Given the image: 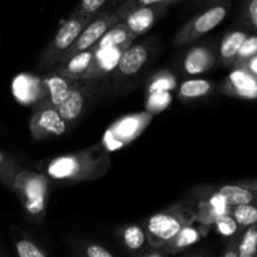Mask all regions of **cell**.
Returning a JSON list of instances; mask_svg holds the SVG:
<instances>
[{"label":"cell","instance_id":"cell-1","mask_svg":"<svg viewBox=\"0 0 257 257\" xmlns=\"http://www.w3.org/2000/svg\"><path fill=\"white\" fill-rule=\"evenodd\" d=\"M109 166L108 151L100 143L79 152L53 158L44 173L54 182L72 185L103 177L109 171Z\"/></svg>","mask_w":257,"mask_h":257},{"label":"cell","instance_id":"cell-2","mask_svg":"<svg viewBox=\"0 0 257 257\" xmlns=\"http://www.w3.org/2000/svg\"><path fill=\"white\" fill-rule=\"evenodd\" d=\"M12 191L19 198L29 221L42 223L49 197V178L43 173L23 170L15 178Z\"/></svg>","mask_w":257,"mask_h":257},{"label":"cell","instance_id":"cell-3","mask_svg":"<svg viewBox=\"0 0 257 257\" xmlns=\"http://www.w3.org/2000/svg\"><path fill=\"white\" fill-rule=\"evenodd\" d=\"M195 218L190 207L176 205L151 216L145 225L146 236L151 247L162 250Z\"/></svg>","mask_w":257,"mask_h":257},{"label":"cell","instance_id":"cell-4","mask_svg":"<svg viewBox=\"0 0 257 257\" xmlns=\"http://www.w3.org/2000/svg\"><path fill=\"white\" fill-rule=\"evenodd\" d=\"M94 17H75L70 15L62 27L58 29L57 34L52 39V42L48 44L47 49L44 50L43 55L40 57L38 67L40 69H50L58 64L60 58L63 57L65 52L72 47L73 43L77 40L80 33L84 30V28L92 22Z\"/></svg>","mask_w":257,"mask_h":257},{"label":"cell","instance_id":"cell-5","mask_svg":"<svg viewBox=\"0 0 257 257\" xmlns=\"http://www.w3.org/2000/svg\"><path fill=\"white\" fill-rule=\"evenodd\" d=\"M228 9H230V3H218V4L210 5L207 9L188 20L181 28L180 32L175 35L173 44L176 47H182L207 34L223 22Z\"/></svg>","mask_w":257,"mask_h":257},{"label":"cell","instance_id":"cell-6","mask_svg":"<svg viewBox=\"0 0 257 257\" xmlns=\"http://www.w3.org/2000/svg\"><path fill=\"white\" fill-rule=\"evenodd\" d=\"M120 22H122V20L119 19V17H118L115 12L98 13V14L95 15L94 19H93L92 22L84 28V30L80 33V35L77 38V40L73 43L72 47L63 54V57L60 58L58 64H65V63L69 59H72L74 55L79 54V53L94 47V45L99 42L100 38H102L110 28L114 27L115 24H118V23Z\"/></svg>","mask_w":257,"mask_h":257},{"label":"cell","instance_id":"cell-7","mask_svg":"<svg viewBox=\"0 0 257 257\" xmlns=\"http://www.w3.org/2000/svg\"><path fill=\"white\" fill-rule=\"evenodd\" d=\"M68 124L64 122L57 107L45 102H38L29 122L30 135L34 140L43 141L57 137L67 132Z\"/></svg>","mask_w":257,"mask_h":257},{"label":"cell","instance_id":"cell-8","mask_svg":"<svg viewBox=\"0 0 257 257\" xmlns=\"http://www.w3.org/2000/svg\"><path fill=\"white\" fill-rule=\"evenodd\" d=\"M150 122L151 114H147V113H140V114L122 118L107 131L102 145L107 151L123 147L137 138L140 133L150 124Z\"/></svg>","mask_w":257,"mask_h":257},{"label":"cell","instance_id":"cell-9","mask_svg":"<svg viewBox=\"0 0 257 257\" xmlns=\"http://www.w3.org/2000/svg\"><path fill=\"white\" fill-rule=\"evenodd\" d=\"M131 45L132 44L128 43V44L109 48V49L97 50L94 57H93V60L90 62L89 67L85 70V73L83 74L80 80H84V82H93V80L98 79V78L104 77L108 73L114 72L118 63H119L122 54L124 53L125 49H128V48L131 47Z\"/></svg>","mask_w":257,"mask_h":257},{"label":"cell","instance_id":"cell-10","mask_svg":"<svg viewBox=\"0 0 257 257\" xmlns=\"http://www.w3.org/2000/svg\"><path fill=\"white\" fill-rule=\"evenodd\" d=\"M92 83H87V84H80V83H78L70 90L68 97L64 99V102L59 107H57L58 110H59V114L62 115V118L64 119V122L67 124L79 119L82 113L84 112L88 100L92 97Z\"/></svg>","mask_w":257,"mask_h":257},{"label":"cell","instance_id":"cell-11","mask_svg":"<svg viewBox=\"0 0 257 257\" xmlns=\"http://www.w3.org/2000/svg\"><path fill=\"white\" fill-rule=\"evenodd\" d=\"M167 8L168 5H151V7L138 8L128 13L122 22L137 38L148 32L153 24L167 12Z\"/></svg>","mask_w":257,"mask_h":257},{"label":"cell","instance_id":"cell-12","mask_svg":"<svg viewBox=\"0 0 257 257\" xmlns=\"http://www.w3.org/2000/svg\"><path fill=\"white\" fill-rule=\"evenodd\" d=\"M225 94L241 99H257V78L246 70L235 69L222 83Z\"/></svg>","mask_w":257,"mask_h":257},{"label":"cell","instance_id":"cell-13","mask_svg":"<svg viewBox=\"0 0 257 257\" xmlns=\"http://www.w3.org/2000/svg\"><path fill=\"white\" fill-rule=\"evenodd\" d=\"M79 82L68 79L58 72L53 70L50 74L42 79L43 84V98L39 102L49 103L54 107H59L65 98L68 97L70 90Z\"/></svg>","mask_w":257,"mask_h":257},{"label":"cell","instance_id":"cell-14","mask_svg":"<svg viewBox=\"0 0 257 257\" xmlns=\"http://www.w3.org/2000/svg\"><path fill=\"white\" fill-rule=\"evenodd\" d=\"M148 60V48L145 44H132L120 57L114 69L115 77L130 78L138 74Z\"/></svg>","mask_w":257,"mask_h":257},{"label":"cell","instance_id":"cell-15","mask_svg":"<svg viewBox=\"0 0 257 257\" xmlns=\"http://www.w3.org/2000/svg\"><path fill=\"white\" fill-rule=\"evenodd\" d=\"M13 93L24 104H37L43 98V84L40 78L30 74H22L15 78L13 83Z\"/></svg>","mask_w":257,"mask_h":257},{"label":"cell","instance_id":"cell-16","mask_svg":"<svg viewBox=\"0 0 257 257\" xmlns=\"http://www.w3.org/2000/svg\"><path fill=\"white\" fill-rule=\"evenodd\" d=\"M216 60L217 57L211 48L195 47L187 53L183 65L188 74H200L212 69Z\"/></svg>","mask_w":257,"mask_h":257},{"label":"cell","instance_id":"cell-17","mask_svg":"<svg viewBox=\"0 0 257 257\" xmlns=\"http://www.w3.org/2000/svg\"><path fill=\"white\" fill-rule=\"evenodd\" d=\"M216 193L222 198L230 207L235 206H243V205H252L257 206V193L248 188L235 185H225L220 186L216 190Z\"/></svg>","mask_w":257,"mask_h":257},{"label":"cell","instance_id":"cell-18","mask_svg":"<svg viewBox=\"0 0 257 257\" xmlns=\"http://www.w3.org/2000/svg\"><path fill=\"white\" fill-rule=\"evenodd\" d=\"M95 52H97V50H95L94 48L84 50V52L74 55V57H73L72 59L68 60L65 64L59 65V67L55 69V72H58L59 74H62L63 77L68 78V79L79 82V80L82 79L83 74L85 73V70L89 67L90 62L93 60Z\"/></svg>","mask_w":257,"mask_h":257},{"label":"cell","instance_id":"cell-19","mask_svg":"<svg viewBox=\"0 0 257 257\" xmlns=\"http://www.w3.org/2000/svg\"><path fill=\"white\" fill-rule=\"evenodd\" d=\"M248 37L245 30H232L223 37L220 44V59L223 67H233L241 45Z\"/></svg>","mask_w":257,"mask_h":257},{"label":"cell","instance_id":"cell-20","mask_svg":"<svg viewBox=\"0 0 257 257\" xmlns=\"http://www.w3.org/2000/svg\"><path fill=\"white\" fill-rule=\"evenodd\" d=\"M135 39L136 37L130 32L127 25L123 22H120L118 24H115L114 27L110 28L93 48L95 50L109 49V48L119 47V45L128 44V43L132 44Z\"/></svg>","mask_w":257,"mask_h":257},{"label":"cell","instance_id":"cell-21","mask_svg":"<svg viewBox=\"0 0 257 257\" xmlns=\"http://www.w3.org/2000/svg\"><path fill=\"white\" fill-rule=\"evenodd\" d=\"M213 90V83L206 79L185 80L178 88V95L182 99H195L205 97Z\"/></svg>","mask_w":257,"mask_h":257},{"label":"cell","instance_id":"cell-22","mask_svg":"<svg viewBox=\"0 0 257 257\" xmlns=\"http://www.w3.org/2000/svg\"><path fill=\"white\" fill-rule=\"evenodd\" d=\"M22 171L23 168L14 158L0 151V185L12 191L13 183Z\"/></svg>","mask_w":257,"mask_h":257},{"label":"cell","instance_id":"cell-23","mask_svg":"<svg viewBox=\"0 0 257 257\" xmlns=\"http://www.w3.org/2000/svg\"><path fill=\"white\" fill-rule=\"evenodd\" d=\"M122 235L123 243L125 247L132 252H140L143 250L146 242H147V236H146V231L142 226L138 225H130L125 226L120 232Z\"/></svg>","mask_w":257,"mask_h":257},{"label":"cell","instance_id":"cell-24","mask_svg":"<svg viewBox=\"0 0 257 257\" xmlns=\"http://www.w3.org/2000/svg\"><path fill=\"white\" fill-rule=\"evenodd\" d=\"M200 240V232H198L197 228L191 227L190 225L186 226L170 243L165 246L162 248L163 252L167 253H176L178 251L183 250V248L188 247V246L193 245L197 241Z\"/></svg>","mask_w":257,"mask_h":257},{"label":"cell","instance_id":"cell-25","mask_svg":"<svg viewBox=\"0 0 257 257\" xmlns=\"http://www.w3.org/2000/svg\"><path fill=\"white\" fill-rule=\"evenodd\" d=\"M230 215L235 220L238 228L243 231L245 228L257 223V206H235V207L230 208Z\"/></svg>","mask_w":257,"mask_h":257},{"label":"cell","instance_id":"cell-26","mask_svg":"<svg viewBox=\"0 0 257 257\" xmlns=\"http://www.w3.org/2000/svg\"><path fill=\"white\" fill-rule=\"evenodd\" d=\"M238 257H255L257 253V223L241 232L237 247Z\"/></svg>","mask_w":257,"mask_h":257},{"label":"cell","instance_id":"cell-27","mask_svg":"<svg viewBox=\"0 0 257 257\" xmlns=\"http://www.w3.org/2000/svg\"><path fill=\"white\" fill-rule=\"evenodd\" d=\"M257 55V34H252L246 38L245 42L241 45L240 50H238L237 58H236V62L233 68L237 69V68L242 67L246 62Z\"/></svg>","mask_w":257,"mask_h":257},{"label":"cell","instance_id":"cell-28","mask_svg":"<svg viewBox=\"0 0 257 257\" xmlns=\"http://www.w3.org/2000/svg\"><path fill=\"white\" fill-rule=\"evenodd\" d=\"M151 5H170L167 0H124L123 3H120L118 5L117 15L119 17L120 20H123L125 18V15L128 13H131L132 10L138 9V8L143 7H151Z\"/></svg>","mask_w":257,"mask_h":257},{"label":"cell","instance_id":"cell-29","mask_svg":"<svg viewBox=\"0 0 257 257\" xmlns=\"http://www.w3.org/2000/svg\"><path fill=\"white\" fill-rule=\"evenodd\" d=\"M109 0H80L70 15L75 17H94Z\"/></svg>","mask_w":257,"mask_h":257},{"label":"cell","instance_id":"cell-30","mask_svg":"<svg viewBox=\"0 0 257 257\" xmlns=\"http://www.w3.org/2000/svg\"><path fill=\"white\" fill-rule=\"evenodd\" d=\"M18 257H47L42 248L28 238H20L15 242Z\"/></svg>","mask_w":257,"mask_h":257},{"label":"cell","instance_id":"cell-31","mask_svg":"<svg viewBox=\"0 0 257 257\" xmlns=\"http://www.w3.org/2000/svg\"><path fill=\"white\" fill-rule=\"evenodd\" d=\"M176 85L175 78L171 74H160L157 78L151 80V84L148 85V93L156 92H168Z\"/></svg>","mask_w":257,"mask_h":257},{"label":"cell","instance_id":"cell-32","mask_svg":"<svg viewBox=\"0 0 257 257\" xmlns=\"http://www.w3.org/2000/svg\"><path fill=\"white\" fill-rule=\"evenodd\" d=\"M215 222L216 226H217L218 232L223 236H227V237H232L235 233H237L240 231V228L236 225L235 220L231 217L230 213L220 216V217H217V220Z\"/></svg>","mask_w":257,"mask_h":257},{"label":"cell","instance_id":"cell-33","mask_svg":"<svg viewBox=\"0 0 257 257\" xmlns=\"http://www.w3.org/2000/svg\"><path fill=\"white\" fill-rule=\"evenodd\" d=\"M171 102L168 92L150 93V99L147 100V110L150 112H160L163 110Z\"/></svg>","mask_w":257,"mask_h":257},{"label":"cell","instance_id":"cell-34","mask_svg":"<svg viewBox=\"0 0 257 257\" xmlns=\"http://www.w3.org/2000/svg\"><path fill=\"white\" fill-rule=\"evenodd\" d=\"M243 19L246 25L257 34V0H246L243 5Z\"/></svg>","mask_w":257,"mask_h":257},{"label":"cell","instance_id":"cell-35","mask_svg":"<svg viewBox=\"0 0 257 257\" xmlns=\"http://www.w3.org/2000/svg\"><path fill=\"white\" fill-rule=\"evenodd\" d=\"M83 256L84 257H114L110 251L103 246L97 243H88L83 248Z\"/></svg>","mask_w":257,"mask_h":257},{"label":"cell","instance_id":"cell-36","mask_svg":"<svg viewBox=\"0 0 257 257\" xmlns=\"http://www.w3.org/2000/svg\"><path fill=\"white\" fill-rule=\"evenodd\" d=\"M242 231H238L237 233L230 237L228 240L227 245H226L225 251H223L222 257H238V252H237V247H238V240H240V235Z\"/></svg>","mask_w":257,"mask_h":257},{"label":"cell","instance_id":"cell-37","mask_svg":"<svg viewBox=\"0 0 257 257\" xmlns=\"http://www.w3.org/2000/svg\"><path fill=\"white\" fill-rule=\"evenodd\" d=\"M237 69L246 70V72L250 73L251 75H253V77L257 78V55H255L253 58H251L248 62H246L242 67L237 68Z\"/></svg>","mask_w":257,"mask_h":257},{"label":"cell","instance_id":"cell-38","mask_svg":"<svg viewBox=\"0 0 257 257\" xmlns=\"http://www.w3.org/2000/svg\"><path fill=\"white\" fill-rule=\"evenodd\" d=\"M238 186L248 188V190L253 191L257 193V178H250V180H241L237 182Z\"/></svg>","mask_w":257,"mask_h":257},{"label":"cell","instance_id":"cell-39","mask_svg":"<svg viewBox=\"0 0 257 257\" xmlns=\"http://www.w3.org/2000/svg\"><path fill=\"white\" fill-rule=\"evenodd\" d=\"M203 3L207 5H215L218 4V3H230V0H205Z\"/></svg>","mask_w":257,"mask_h":257},{"label":"cell","instance_id":"cell-40","mask_svg":"<svg viewBox=\"0 0 257 257\" xmlns=\"http://www.w3.org/2000/svg\"><path fill=\"white\" fill-rule=\"evenodd\" d=\"M123 2H124V0H109V2H108V3H109L110 5H115V4L119 5L120 3H123Z\"/></svg>","mask_w":257,"mask_h":257},{"label":"cell","instance_id":"cell-41","mask_svg":"<svg viewBox=\"0 0 257 257\" xmlns=\"http://www.w3.org/2000/svg\"><path fill=\"white\" fill-rule=\"evenodd\" d=\"M168 4H176V3H182L185 2V0H167Z\"/></svg>","mask_w":257,"mask_h":257},{"label":"cell","instance_id":"cell-42","mask_svg":"<svg viewBox=\"0 0 257 257\" xmlns=\"http://www.w3.org/2000/svg\"><path fill=\"white\" fill-rule=\"evenodd\" d=\"M146 257H161V256H158V255H148V256H146Z\"/></svg>","mask_w":257,"mask_h":257},{"label":"cell","instance_id":"cell-43","mask_svg":"<svg viewBox=\"0 0 257 257\" xmlns=\"http://www.w3.org/2000/svg\"><path fill=\"white\" fill-rule=\"evenodd\" d=\"M201 2H205V0H201Z\"/></svg>","mask_w":257,"mask_h":257},{"label":"cell","instance_id":"cell-44","mask_svg":"<svg viewBox=\"0 0 257 257\" xmlns=\"http://www.w3.org/2000/svg\"><path fill=\"white\" fill-rule=\"evenodd\" d=\"M255 257H257V253H256V256H255Z\"/></svg>","mask_w":257,"mask_h":257}]
</instances>
